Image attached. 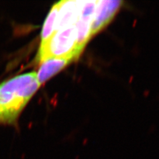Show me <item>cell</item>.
<instances>
[{"label":"cell","instance_id":"obj_3","mask_svg":"<svg viewBox=\"0 0 159 159\" xmlns=\"http://www.w3.org/2000/svg\"><path fill=\"white\" fill-rule=\"evenodd\" d=\"M97 3L98 1H84L75 25L77 29V51L80 54L92 37V24Z\"/></svg>","mask_w":159,"mask_h":159},{"label":"cell","instance_id":"obj_5","mask_svg":"<svg viewBox=\"0 0 159 159\" xmlns=\"http://www.w3.org/2000/svg\"><path fill=\"white\" fill-rule=\"evenodd\" d=\"M84 1H61L57 20L55 31L75 25Z\"/></svg>","mask_w":159,"mask_h":159},{"label":"cell","instance_id":"obj_6","mask_svg":"<svg viewBox=\"0 0 159 159\" xmlns=\"http://www.w3.org/2000/svg\"><path fill=\"white\" fill-rule=\"evenodd\" d=\"M74 60L70 58H48L40 62L37 73V81L41 86L48 80L65 68Z\"/></svg>","mask_w":159,"mask_h":159},{"label":"cell","instance_id":"obj_7","mask_svg":"<svg viewBox=\"0 0 159 159\" xmlns=\"http://www.w3.org/2000/svg\"><path fill=\"white\" fill-rule=\"evenodd\" d=\"M58 7L59 2L54 4L52 6L45 21H44L41 32V41L40 47H42L44 44H45L55 32Z\"/></svg>","mask_w":159,"mask_h":159},{"label":"cell","instance_id":"obj_4","mask_svg":"<svg viewBox=\"0 0 159 159\" xmlns=\"http://www.w3.org/2000/svg\"><path fill=\"white\" fill-rule=\"evenodd\" d=\"M122 4L123 2L117 0L98 1L92 24V37L111 22Z\"/></svg>","mask_w":159,"mask_h":159},{"label":"cell","instance_id":"obj_1","mask_svg":"<svg viewBox=\"0 0 159 159\" xmlns=\"http://www.w3.org/2000/svg\"><path fill=\"white\" fill-rule=\"evenodd\" d=\"M39 87L35 72L20 74L0 84V123L16 122Z\"/></svg>","mask_w":159,"mask_h":159},{"label":"cell","instance_id":"obj_2","mask_svg":"<svg viewBox=\"0 0 159 159\" xmlns=\"http://www.w3.org/2000/svg\"><path fill=\"white\" fill-rule=\"evenodd\" d=\"M77 29L75 25L64 28L54 32L48 41L40 47L37 61L41 62L48 58H78Z\"/></svg>","mask_w":159,"mask_h":159}]
</instances>
